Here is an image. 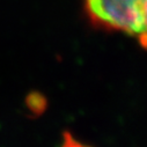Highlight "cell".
<instances>
[{
  "label": "cell",
  "mask_w": 147,
  "mask_h": 147,
  "mask_svg": "<svg viewBox=\"0 0 147 147\" xmlns=\"http://www.w3.org/2000/svg\"><path fill=\"white\" fill-rule=\"evenodd\" d=\"M84 11L93 27L124 32L146 48L147 0H84Z\"/></svg>",
  "instance_id": "obj_1"
},
{
  "label": "cell",
  "mask_w": 147,
  "mask_h": 147,
  "mask_svg": "<svg viewBox=\"0 0 147 147\" xmlns=\"http://www.w3.org/2000/svg\"><path fill=\"white\" fill-rule=\"evenodd\" d=\"M27 104L29 107V109L31 111H34L35 114H41L44 111L45 109V98L40 95L38 93H32L28 96L27 98Z\"/></svg>",
  "instance_id": "obj_2"
},
{
  "label": "cell",
  "mask_w": 147,
  "mask_h": 147,
  "mask_svg": "<svg viewBox=\"0 0 147 147\" xmlns=\"http://www.w3.org/2000/svg\"><path fill=\"white\" fill-rule=\"evenodd\" d=\"M60 147H90L77 140L69 132H64L63 134V144Z\"/></svg>",
  "instance_id": "obj_3"
}]
</instances>
